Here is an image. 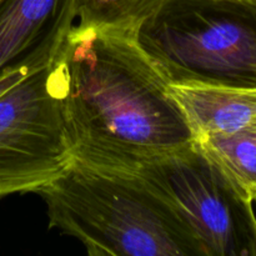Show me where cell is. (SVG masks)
I'll return each mask as SVG.
<instances>
[{"instance_id":"5","label":"cell","mask_w":256,"mask_h":256,"mask_svg":"<svg viewBox=\"0 0 256 256\" xmlns=\"http://www.w3.org/2000/svg\"><path fill=\"white\" fill-rule=\"evenodd\" d=\"M135 172L174 205L205 256H256L254 204L240 199L194 145L145 160Z\"/></svg>"},{"instance_id":"9","label":"cell","mask_w":256,"mask_h":256,"mask_svg":"<svg viewBox=\"0 0 256 256\" xmlns=\"http://www.w3.org/2000/svg\"><path fill=\"white\" fill-rule=\"evenodd\" d=\"M162 0H74L79 26L132 28L152 14Z\"/></svg>"},{"instance_id":"3","label":"cell","mask_w":256,"mask_h":256,"mask_svg":"<svg viewBox=\"0 0 256 256\" xmlns=\"http://www.w3.org/2000/svg\"><path fill=\"white\" fill-rule=\"evenodd\" d=\"M134 35L169 84L256 86V0H162Z\"/></svg>"},{"instance_id":"7","label":"cell","mask_w":256,"mask_h":256,"mask_svg":"<svg viewBox=\"0 0 256 256\" xmlns=\"http://www.w3.org/2000/svg\"><path fill=\"white\" fill-rule=\"evenodd\" d=\"M192 136L256 128V86L172 85Z\"/></svg>"},{"instance_id":"8","label":"cell","mask_w":256,"mask_h":256,"mask_svg":"<svg viewBox=\"0 0 256 256\" xmlns=\"http://www.w3.org/2000/svg\"><path fill=\"white\" fill-rule=\"evenodd\" d=\"M192 145L214 165L240 199L255 204L256 128L199 135Z\"/></svg>"},{"instance_id":"4","label":"cell","mask_w":256,"mask_h":256,"mask_svg":"<svg viewBox=\"0 0 256 256\" xmlns=\"http://www.w3.org/2000/svg\"><path fill=\"white\" fill-rule=\"evenodd\" d=\"M72 162L56 54L0 95V198L38 194Z\"/></svg>"},{"instance_id":"6","label":"cell","mask_w":256,"mask_h":256,"mask_svg":"<svg viewBox=\"0 0 256 256\" xmlns=\"http://www.w3.org/2000/svg\"><path fill=\"white\" fill-rule=\"evenodd\" d=\"M74 19V0H0V75L52 62Z\"/></svg>"},{"instance_id":"10","label":"cell","mask_w":256,"mask_h":256,"mask_svg":"<svg viewBox=\"0 0 256 256\" xmlns=\"http://www.w3.org/2000/svg\"><path fill=\"white\" fill-rule=\"evenodd\" d=\"M29 72H32L28 69H20V70H14V72H8L5 74L0 75V95L4 92H6L9 88H12V85L16 84L18 82L22 79L24 76H26Z\"/></svg>"},{"instance_id":"1","label":"cell","mask_w":256,"mask_h":256,"mask_svg":"<svg viewBox=\"0 0 256 256\" xmlns=\"http://www.w3.org/2000/svg\"><path fill=\"white\" fill-rule=\"evenodd\" d=\"M58 59L72 160L135 172L145 160L192 145L169 82L132 28L72 26Z\"/></svg>"},{"instance_id":"2","label":"cell","mask_w":256,"mask_h":256,"mask_svg":"<svg viewBox=\"0 0 256 256\" xmlns=\"http://www.w3.org/2000/svg\"><path fill=\"white\" fill-rule=\"evenodd\" d=\"M38 194L50 226L92 256H205L174 205L138 172L72 160Z\"/></svg>"}]
</instances>
